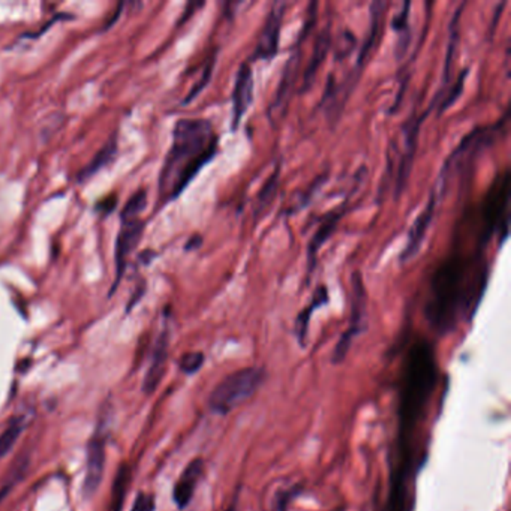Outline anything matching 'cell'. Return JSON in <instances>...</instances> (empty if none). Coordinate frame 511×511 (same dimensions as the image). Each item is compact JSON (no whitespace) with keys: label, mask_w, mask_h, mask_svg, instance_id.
Wrapping results in <instances>:
<instances>
[{"label":"cell","mask_w":511,"mask_h":511,"mask_svg":"<svg viewBox=\"0 0 511 511\" xmlns=\"http://www.w3.org/2000/svg\"><path fill=\"white\" fill-rule=\"evenodd\" d=\"M488 263L478 255H453L438 266L425 307L426 318L438 333H449L459 321L473 318L488 287Z\"/></svg>","instance_id":"6da1fadb"},{"label":"cell","mask_w":511,"mask_h":511,"mask_svg":"<svg viewBox=\"0 0 511 511\" xmlns=\"http://www.w3.org/2000/svg\"><path fill=\"white\" fill-rule=\"evenodd\" d=\"M438 369L434 349L425 340L412 345L406 354L399 392V462L393 475L408 480L412 469V438L426 417L435 390Z\"/></svg>","instance_id":"7a4b0ae2"},{"label":"cell","mask_w":511,"mask_h":511,"mask_svg":"<svg viewBox=\"0 0 511 511\" xmlns=\"http://www.w3.org/2000/svg\"><path fill=\"white\" fill-rule=\"evenodd\" d=\"M218 137L206 119H180L172 130V148L158 177L163 204L182 196L201 168L215 158Z\"/></svg>","instance_id":"3957f363"},{"label":"cell","mask_w":511,"mask_h":511,"mask_svg":"<svg viewBox=\"0 0 511 511\" xmlns=\"http://www.w3.org/2000/svg\"><path fill=\"white\" fill-rule=\"evenodd\" d=\"M504 124H506V119L499 120L498 124H492V126L477 128V130L471 131L460 141V144L454 148L449 159L443 165V170H441L436 189L434 191L438 198L447 192L450 180L453 179V176L460 174L462 172H465L473 167L474 161L478 155H482L486 148H491L497 141L498 137L504 132Z\"/></svg>","instance_id":"277c9868"},{"label":"cell","mask_w":511,"mask_h":511,"mask_svg":"<svg viewBox=\"0 0 511 511\" xmlns=\"http://www.w3.org/2000/svg\"><path fill=\"white\" fill-rule=\"evenodd\" d=\"M264 381L266 371L259 366H249L229 373L212 390L209 396L212 411L220 416H228L259 392Z\"/></svg>","instance_id":"5b68a950"},{"label":"cell","mask_w":511,"mask_h":511,"mask_svg":"<svg viewBox=\"0 0 511 511\" xmlns=\"http://www.w3.org/2000/svg\"><path fill=\"white\" fill-rule=\"evenodd\" d=\"M510 172L507 170L495 180L483 204V227L480 244H486L495 231H501L502 240L508 233V196H510Z\"/></svg>","instance_id":"8992f818"},{"label":"cell","mask_w":511,"mask_h":511,"mask_svg":"<svg viewBox=\"0 0 511 511\" xmlns=\"http://www.w3.org/2000/svg\"><path fill=\"white\" fill-rule=\"evenodd\" d=\"M351 316H349V327L344 335L340 336L338 340L333 354H331V362L333 364H340L347 359L353 340L363 333L368 327V292L364 288L362 273L354 272L351 277Z\"/></svg>","instance_id":"52a82bcc"},{"label":"cell","mask_w":511,"mask_h":511,"mask_svg":"<svg viewBox=\"0 0 511 511\" xmlns=\"http://www.w3.org/2000/svg\"><path fill=\"white\" fill-rule=\"evenodd\" d=\"M386 8H387V4L381 2V0L371 4V19H369L368 35H366L363 45H362V48L359 50L357 62L354 65L353 69L349 71L344 82L339 84L340 93H342L345 98H349V95H351L355 83L359 80L360 74L363 71L364 65L369 62V58L372 56L375 48H377L378 41L381 38L382 21H384Z\"/></svg>","instance_id":"ba28073f"},{"label":"cell","mask_w":511,"mask_h":511,"mask_svg":"<svg viewBox=\"0 0 511 511\" xmlns=\"http://www.w3.org/2000/svg\"><path fill=\"white\" fill-rule=\"evenodd\" d=\"M423 119H425V116L417 117V111L414 110L402 126V152L399 153L396 176L397 196H401L405 189L406 182L411 174L412 164H414V156H416L417 139H419V131H420Z\"/></svg>","instance_id":"9c48e42d"},{"label":"cell","mask_w":511,"mask_h":511,"mask_svg":"<svg viewBox=\"0 0 511 511\" xmlns=\"http://www.w3.org/2000/svg\"><path fill=\"white\" fill-rule=\"evenodd\" d=\"M120 222L122 225L116 240V281L110 296L116 291L120 279L124 277L131 252H134V249L139 246L144 231V220L140 218H120Z\"/></svg>","instance_id":"30bf717a"},{"label":"cell","mask_w":511,"mask_h":511,"mask_svg":"<svg viewBox=\"0 0 511 511\" xmlns=\"http://www.w3.org/2000/svg\"><path fill=\"white\" fill-rule=\"evenodd\" d=\"M299 68H300V48L297 47V50L292 52L291 56L285 63V67H283V76L279 80L276 93H275L272 104L268 107V119L273 124L283 119L285 111H287L292 91H294V84H296L297 76H299Z\"/></svg>","instance_id":"8fae6325"},{"label":"cell","mask_w":511,"mask_h":511,"mask_svg":"<svg viewBox=\"0 0 511 511\" xmlns=\"http://www.w3.org/2000/svg\"><path fill=\"white\" fill-rule=\"evenodd\" d=\"M287 8L288 4L285 2H275L273 4L272 8L268 11L263 30L259 34V44L255 48V58L261 59V60H270L276 56L277 50H279L283 17H285Z\"/></svg>","instance_id":"7c38bea8"},{"label":"cell","mask_w":511,"mask_h":511,"mask_svg":"<svg viewBox=\"0 0 511 511\" xmlns=\"http://www.w3.org/2000/svg\"><path fill=\"white\" fill-rule=\"evenodd\" d=\"M106 467V440L96 432L87 444L86 477L83 483V495L91 499L100 489Z\"/></svg>","instance_id":"4fadbf2b"},{"label":"cell","mask_w":511,"mask_h":511,"mask_svg":"<svg viewBox=\"0 0 511 511\" xmlns=\"http://www.w3.org/2000/svg\"><path fill=\"white\" fill-rule=\"evenodd\" d=\"M436 204H438V196L432 192L429 196V201L426 203L425 209H423L420 215L417 216L416 222L412 224L411 229H410V233H408L405 248L402 251V263H406V261L414 259L417 253H419V251H420L421 244L425 242L426 235H427V231H429L430 224H432V220H434Z\"/></svg>","instance_id":"5bb4252c"},{"label":"cell","mask_w":511,"mask_h":511,"mask_svg":"<svg viewBox=\"0 0 511 511\" xmlns=\"http://www.w3.org/2000/svg\"><path fill=\"white\" fill-rule=\"evenodd\" d=\"M253 100L252 68L248 62L244 63L237 71L235 89H233V116H231V130L239 128L244 113L249 110Z\"/></svg>","instance_id":"9a60e30c"},{"label":"cell","mask_w":511,"mask_h":511,"mask_svg":"<svg viewBox=\"0 0 511 511\" xmlns=\"http://www.w3.org/2000/svg\"><path fill=\"white\" fill-rule=\"evenodd\" d=\"M168 347H170V333L168 330H164L159 335L155 349H153L152 360L148 366L146 377H144L143 392L146 395H152L159 384L163 381L164 373H165V364H167Z\"/></svg>","instance_id":"2e32d148"},{"label":"cell","mask_w":511,"mask_h":511,"mask_svg":"<svg viewBox=\"0 0 511 511\" xmlns=\"http://www.w3.org/2000/svg\"><path fill=\"white\" fill-rule=\"evenodd\" d=\"M203 473H204L203 459H194L185 468L180 478L177 480L174 491H172V499L179 508H185L192 501L196 484L203 477Z\"/></svg>","instance_id":"e0dca14e"},{"label":"cell","mask_w":511,"mask_h":511,"mask_svg":"<svg viewBox=\"0 0 511 511\" xmlns=\"http://www.w3.org/2000/svg\"><path fill=\"white\" fill-rule=\"evenodd\" d=\"M342 216H344V207L330 212L321 220L315 235L312 236L311 242L307 244V268H309V272H312L314 267H315L316 257H318L320 249L327 244V240L335 233L336 227L339 224V220H342Z\"/></svg>","instance_id":"ac0fdd59"},{"label":"cell","mask_w":511,"mask_h":511,"mask_svg":"<svg viewBox=\"0 0 511 511\" xmlns=\"http://www.w3.org/2000/svg\"><path fill=\"white\" fill-rule=\"evenodd\" d=\"M330 47H331V34H330L329 26H327V28L318 35L315 45H314V50H312L311 59H309L307 68H306L305 74H303V91L309 89V87L314 84V82H315L316 72H318L321 65L324 62V59L327 58Z\"/></svg>","instance_id":"d6986e66"},{"label":"cell","mask_w":511,"mask_h":511,"mask_svg":"<svg viewBox=\"0 0 511 511\" xmlns=\"http://www.w3.org/2000/svg\"><path fill=\"white\" fill-rule=\"evenodd\" d=\"M116 155H117V135L113 134L111 139H108V141L100 148V152L96 153L91 163L87 164L86 167L78 172L76 182L83 183L89 180L91 177L95 176L96 172H100L102 168L110 165L115 161Z\"/></svg>","instance_id":"ffe728a7"},{"label":"cell","mask_w":511,"mask_h":511,"mask_svg":"<svg viewBox=\"0 0 511 511\" xmlns=\"http://www.w3.org/2000/svg\"><path fill=\"white\" fill-rule=\"evenodd\" d=\"M329 301V294L325 287H320L316 290L315 294L312 297L311 305L305 307L303 311L299 314L296 318V324H294V333H296L297 340L300 347H306V340H307V333H309V323H311L312 314L315 309L324 306Z\"/></svg>","instance_id":"44dd1931"},{"label":"cell","mask_w":511,"mask_h":511,"mask_svg":"<svg viewBox=\"0 0 511 511\" xmlns=\"http://www.w3.org/2000/svg\"><path fill=\"white\" fill-rule=\"evenodd\" d=\"M131 483V468L130 465H120L116 474L115 482H113V488H111V499L108 511H122L124 504V498L128 493Z\"/></svg>","instance_id":"7402d4cb"},{"label":"cell","mask_w":511,"mask_h":511,"mask_svg":"<svg viewBox=\"0 0 511 511\" xmlns=\"http://www.w3.org/2000/svg\"><path fill=\"white\" fill-rule=\"evenodd\" d=\"M28 468H29V456L21 454V456L17 458L14 465L11 467L10 473L6 475L5 483H4V484H2V488H0V501H2V499H4L11 491H12V488H15V484H17V483L23 480L24 474H26Z\"/></svg>","instance_id":"603a6c76"},{"label":"cell","mask_w":511,"mask_h":511,"mask_svg":"<svg viewBox=\"0 0 511 511\" xmlns=\"http://www.w3.org/2000/svg\"><path fill=\"white\" fill-rule=\"evenodd\" d=\"M24 421L21 419H14L11 421L2 435H0V458H5L14 449L15 443L19 441L21 432H23Z\"/></svg>","instance_id":"cb8c5ba5"},{"label":"cell","mask_w":511,"mask_h":511,"mask_svg":"<svg viewBox=\"0 0 511 511\" xmlns=\"http://www.w3.org/2000/svg\"><path fill=\"white\" fill-rule=\"evenodd\" d=\"M277 177H279V168H276L275 174L268 179L267 182L264 183L263 189L259 192V200H257V206H255V215H261L270 206V203L276 194Z\"/></svg>","instance_id":"d4e9b609"},{"label":"cell","mask_w":511,"mask_h":511,"mask_svg":"<svg viewBox=\"0 0 511 511\" xmlns=\"http://www.w3.org/2000/svg\"><path fill=\"white\" fill-rule=\"evenodd\" d=\"M146 206H148V192L141 189L126 201L120 218H140Z\"/></svg>","instance_id":"484cf974"},{"label":"cell","mask_w":511,"mask_h":511,"mask_svg":"<svg viewBox=\"0 0 511 511\" xmlns=\"http://www.w3.org/2000/svg\"><path fill=\"white\" fill-rule=\"evenodd\" d=\"M213 67H215V59H212L211 62L207 63V67L204 68V71L201 74L200 80L194 84L191 92L188 93L187 98L183 100V104H189V102L196 100V96L200 95L201 92L206 89L207 84L211 82L212 74H213Z\"/></svg>","instance_id":"4316f807"},{"label":"cell","mask_w":511,"mask_h":511,"mask_svg":"<svg viewBox=\"0 0 511 511\" xmlns=\"http://www.w3.org/2000/svg\"><path fill=\"white\" fill-rule=\"evenodd\" d=\"M467 76H468L467 69H465L464 72H460L458 82L454 83L453 86H451V91L447 93V96L443 98V102H441L440 107H438V113H440V115H443L447 108H450V107L453 106L454 102L458 100L459 96L462 93V89H464Z\"/></svg>","instance_id":"83f0119b"},{"label":"cell","mask_w":511,"mask_h":511,"mask_svg":"<svg viewBox=\"0 0 511 511\" xmlns=\"http://www.w3.org/2000/svg\"><path fill=\"white\" fill-rule=\"evenodd\" d=\"M300 489H283L273 497L272 507H270V511H288V507H290V502L294 499V498L299 495Z\"/></svg>","instance_id":"f1b7e54d"},{"label":"cell","mask_w":511,"mask_h":511,"mask_svg":"<svg viewBox=\"0 0 511 511\" xmlns=\"http://www.w3.org/2000/svg\"><path fill=\"white\" fill-rule=\"evenodd\" d=\"M204 363V354L203 353H188L183 355L180 362H179V368L182 372L192 375V373L198 372L201 366Z\"/></svg>","instance_id":"f546056e"},{"label":"cell","mask_w":511,"mask_h":511,"mask_svg":"<svg viewBox=\"0 0 511 511\" xmlns=\"http://www.w3.org/2000/svg\"><path fill=\"white\" fill-rule=\"evenodd\" d=\"M349 38H353V35L349 34V32H345V35H340L335 48L336 59L345 58V56H348V54L353 52L354 41L347 44Z\"/></svg>","instance_id":"4dcf8cb0"},{"label":"cell","mask_w":511,"mask_h":511,"mask_svg":"<svg viewBox=\"0 0 511 511\" xmlns=\"http://www.w3.org/2000/svg\"><path fill=\"white\" fill-rule=\"evenodd\" d=\"M153 508H155L153 498L150 495H146V493H139L131 511H153Z\"/></svg>","instance_id":"1f68e13d"},{"label":"cell","mask_w":511,"mask_h":511,"mask_svg":"<svg viewBox=\"0 0 511 511\" xmlns=\"http://www.w3.org/2000/svg\"><path fill=\"white\" fill-rule=\"evenodd\" d=\"M116 204H117V196H108L96 204V211H100V215L106 216L115 211Z\"/></svg>","instance_id":"d6a6232c"},{"label":"cell","mask_w":511,"mask_h":511,"mask_svg":"<svg viewBox=\"0 0 511 511\" xmlns=\"http://www.w3.org/2000/svg\"><path fill=\"white\" fill-rule=\"evenodd\" d=\"M200 244H201V237H198V236H196V237H192V239L189 240V242H188V244L187 246H185V249H187V251H191V249L198 248Z\"/></svg>","instance_id":"836d02e7"},{"label":"cell","mask_w":511,"mask_h":511,"mask_svg":"<svg viewBox=\"0 0 511 511\" xmlns=\"http://www.w3.org/2000/svg\"><path fill=\"white\" fill-rule=\"evenodd\" d=\"M236 508H237V497H236L235 501L231 502V506L225 511H236Z\"/></svg>","instance_id":"e575fe53"}]
</instances>
